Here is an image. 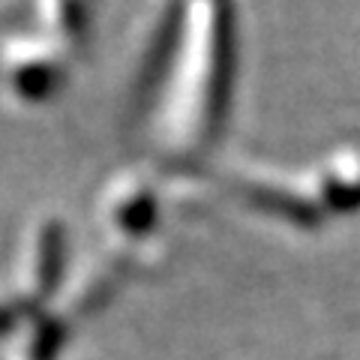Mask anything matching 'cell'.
Returning a JSON list of instances; mask_svg holds the SVG:
<instances>
[{"mask_svg": "<svg viewBox=\"0 0 360 360\" xmlns=\"http://www.w3.org/2000/svg\"><path fill=\"white\" fill-rule=\"evenodd\" d=\"M63 229L58 222H45L39 229V250H37V300L51 295L63 270Z\"/></svg>", "mask_w": 360, "mask_h": 360, "instance_id": "obj_2", "label": "cell"}, {"mask_svg": "<svg viewBox=\"0 0 360 360\" xmlns=\"http://www.w3.org/2000/svg\"><path fill=\"white\" fill-rule=\"evenodd\" d=\"M63 342V324L54 319H39L30 340V360H54Z\"/></svg>", "mask_w": 360, "mask_h": 360, "instance_id": "obj_3", "label": "cell"}, {"mask_svg": "<svg viewBox=\"0 0 360 360\" xmlns=\"http://www.w3.org/2000/svg\"><path fill=\"white\" fill-rule=\"evenodd\" d=\"M9 84L25 96H39L51 90L60 78V63L54 58V45H45L37 39H27L21 49L9 58Z\"/></svg>", "mask_w": 360, "mask_h": 360, "instance_id": "obj_1", "label": "cell"}]
</instances>
